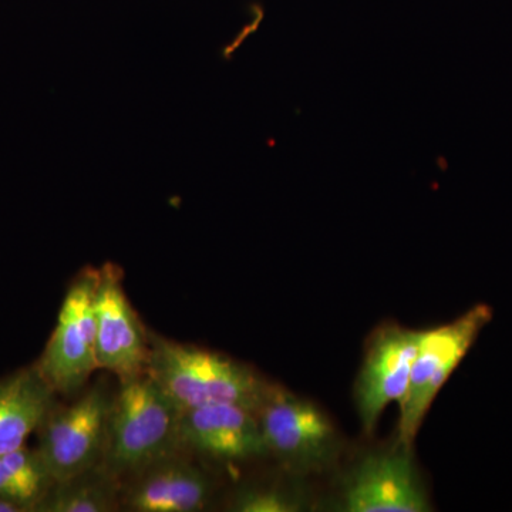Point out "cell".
Here are the masks:
<instances>
[{"instance_id": "cell-16", "label": "cell", "mask_w": 512, "mask_h": 512, "mask_svg": "<svg viewBox=\"0 0 512 512\" xmlns=\"http://www.w3.org/2000/svg\"><path fill=\"white\" fill-rule=\"evenodd\" d=\"M0 512H25L18 504L12 503V501L0 498Z\"/></svg>"}, {"instance_id": "cell-6", "label": "cell", "mask_w": 512, "mask_h": 512, "mask_svg": "<svg viewBox=\"0 0 512 512\" xmlns=\"http://www.w3.org/2000/svg\"><path fill=\"white\" fill-rule=\"evenodd\" d=\"M269 454L293 473L329 467L338 454V436L315 404L274 386L258 412Z\"/></svg>"}, {"instance_id": "cell-1", "label": "cell", "mask_w": 512, "mask_h": 512, "mask_svg": "<svg viewBox=\"0 0 512 512\" xmlns=\"http://www.w3.org/2000/svg\"><path fill=\"white\" fill-rule=\"evenodd\" d=\"M150 362L147 373L181 412L234 403L258 414L275 384L254 369L218 352L188 345L148 329Z\"/></svg>"}, {"instance_id": "cell-8", "label": "cell", "mask_w": 512, "mask_h": 512, "mask_svg": "<svg viewBox=\"0 0 512 512\" xmlns=\"http://www.w3.org/2000/svg\"><path fill=\"white\" fill-rule=\"evenodd\" d=\"M340 507L346 512L430 511L412 450L396 444L363 457L343 480Z\"/></svg>"}, {"instance_id": "cell-15", "label": "cell", "mask_w": 512, "mask_h": 512, "mask_svg": "<svg viewBox=\"0 0 512 512\" xmlns=\"http://www.w3.org/2000/svg\"><path fill=\"white\" fill-rule=\"evenodd\" d=\"M302 495L285 485H249L234 495L231 510L238 512H296L303 508Z\"/></svg>"}, {"instance_id": "cell-13", "label": "cell", "mask_w": 512, "mask_h": 512, "mask_svg": "<svg viewBox=\"0 0 512 512\" xmlns=\"http://www.w3.org/2000/svg\"><path fill=\"white\" fill-rule=\"evenodd\" d=\"M123 480L106 464L56 481L37 512H113L121 510Z\"/></svg>"}, {"instance_id": "cell-2", "label": "cell", "mask_w": 512, "mask_h": 512, "mask_svg": "<svg viewBox=\"0 0 512 512\" xmlns=\"http://www.w3.org/2000/svg\"><path fill=\"white\" fill-rule=\"evenodd\" d=\"M181 413L148 373L120 380L103 463L124 481L147 464L180 450Z\"/></svg>"}, {"instance_id": "cell-7", "label": "cell", "mask_w": 512, "mask_h": 512, "mask_svg": "<svg viewBox=\"0 0 512 512\" xmlns=\"http://www.w3.org/2000/svg\"><path fill=\"white\" fill-rule=\"evenodd\" d=\"M123 279L121 266L106 262L99 268L94 295L97 363L119 380L147 373L150 362L148 329L131 305Z\"/></svg>"}, {"instance_id": "cell-10", "label": "cell", "mask_w": 512, "mask_h": 512, "mask_svg": "<svg viewBox=\"0 0 512 512\" xmlns=\"http://www.w3.org/2000/svg\"><path fill=\"white\" fill-rule=\"evenodd\" d=\"M419 339V330L393 325L373 336L355 386L357 414L365 433L376 429L390 403H400L406 396Z\"/></svg>"}, {"instance_id": "cell-4", "label": "cell", "mask_w": 512, "mask_h": 512, "mask_svg": "<svg viewBox=\"0 0 512 512\" xmlns=\"http://www.w3.org/2000/svg\"><path fill=\"white\" fill-rule=\"evenodd\" d=\"M114 393L99 380L70 404L56 402L37 427V450L56 481L101 463Z\"/></svg>"}, {"instance_id": "cell-3", "label": "cell", "mask_w": 512, "mask_h": 512, "mask_svg": "<svg viewBox=\"0 0 512 512\" xmlns=\"http://www.w3.org/2000/svg\"><path fill=\"white\" fill-rule=\"evenodd\" d=\"M491 319L493 309L485 303H478L453 322L420 332L409 389L399 403L396 444L412 450L424 417L441 387L456 372Z\"/></svg>"}, {"instance_id": "cell-5", "label": "cell", "mask_w": 512, "mask_h": 512, "mask_svg": "<svg viewBox=\"0 0 512 512\" xmlns=\"http://www.w3.org/2000/svg\"><path fill=\"white\" fill-rule=\"evenodd\" d=\"M99 268L84 266L64 296L57 325L42 356L35 362L57 396L76 397L99 370L96 355L94 295Z\"/></svg>"}, {"instance_id": "cell-11", "label": "cell", "mask_w": 512, "mask_h": 512, "mask_svg": "<svg viewBox=\"0 0 512 512\" xmlns=\"http://www.w3.org/2000/svg\"><path fill=\"white\" fill-rule=\"evenodd\" d=\"M178 444L191 456L217 463H245L269 454L258 414L234 403L185 410Z\"/></svg>"}, {"instance_id": "cell-14", "label": "cell", "mask_w": 512, "mask_h": 512, "mask_svg": "<svg viewBox=\"0 0 512 512\" xmlns=\"http://www.w3.org/2000/svg\"><path fill=\"white\" fill-rule=\"evenodd\" d=\"M55 484L37 447L23 446L0 457V498L18 504L25 512H37Z\"/></svg>"}, {"instance_id": "cell-9", "label": "cell", "mask_w": 512, "mask_h": 512, "mask_svg": "<svg viewBox=\"0 0 512 512\" xmlns=\"http://www.w3.org/2000/svg\"><path fill=\"white\" fill-rule=\"evenodd\" d=\"M214 480L184 450L173 451L123 481L121 510L133 512L204 511Z\"/></svg>"}, {"instance_id": "cell-12", "label": "cell", "mask_w": 512, "mask_h": 512, "mask_svg": "<svg viewBox=\"0 0 512 512\" xmlns=\"http://www.w3.org/2000/svg\"><path fill=\"white\" fill-rule=\"evenodd\" d=\"M57 397L35 363L0 379V457L25 446Z\"/></svg>"}]
</instances>
